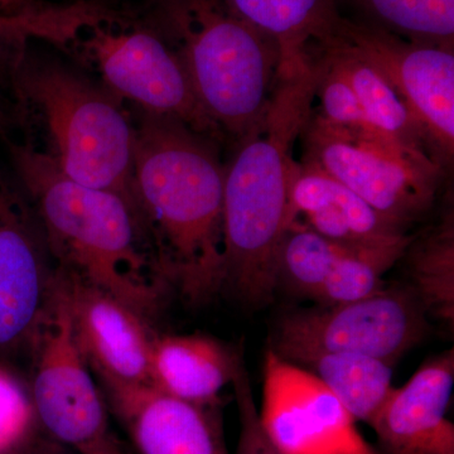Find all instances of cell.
Wrapping results in <instances>:
<instances>
[{
	"label": "cell",
	"mask_w": 454,
	"mask_h": 454,
	"mask_svg": "<svg viewBox=\"0 0 454 454\" xmlns=\"http://www.w3.org/2000/svg\"><path fill=\"white\" fill-rule=\"evenodd\" d=\"M133 187L158 264L188 303L223 292L225 166L216 142L184 122L140 110Z\"/></svg>",
	"instance_id": "1"
},
{
	"label": "cell",
	"mask_w": 454,
	"mask_h": 454,
	"mask_svg": "<svg viewBox=\"0 0 454 454\" xmlns=\"http://www.w3.org/2000/svg\"><path fill=\"white\" fill-rule=\"evenodd\" d=\"M317 71L309 57L280 71L264 114L235 143L223 181V291L253 309L277 293L278 247L292 223L300 169L293 146L312 114Z\"/></svg>",
	"instance_id": "2"
},
{
	"label": "cell",
	"mask_w": 454,
	"mask_h": 454,
	"mask_svg": "<svg viewBox=\"0 0 454 454\" xmlns=\"http://www.w3.org/2000/svg\"><path fill=\"white\" fill-rule=\"evenodd\" d=\"M4 140L57 270L109 293L146 321L153 318L172 288L138 210L116 193L66 177L31 143Z\"/></svg>",
	"instance_id": "3"
},
{
	"label": "cell",
	"mask_w": 454,
	"mask_h": 454,
	"mask_svg": "<svg viewBox=\"0 0 454 454\" xmlns=\"http://www.w3.org/2000/svg\"><path fill=\"white\" fill-rule=\"evenodd\" d=\"M9 94L20 127L40 121L49 145L43 152L66 177L116 193L139 212L133 187L136 125L119 98L61 62L35 59L29 50Z\"/></svg>",
	"instance_id": "4"
},
{
	"label": "cell",
	"mask_w": 454,
	"mask_h": 454,
	"mask_svg": "<svg viewBox=\"0 0 454 454\" xmlns=\"http://www.w3.org/2000/svg\"><path fill=\"white\" fill-rule=\"evenodd\" d=\"M151 23L177 53L200 106L223 136L243 138L267 109L277 44L223 0H149Z\"/></svg>",
	"instance_id": "5"
},
{
	"label": "cell",
	"mask_w": 454,
	"mask_h": 454,
	"mask_svg": "<svg viewBox=\"0 0 454 454\" xmlns=\"http://www.w3.org/2000/svg\"><path fill=\"white\" fill-rule=\"evenodd\" d=\"M300 138L303 162L318 167L408 231L437 201L446 168L428 154L375 131L331 124L315 110Z\"/></svg>",
	"instance_id": "6"
},
{
	"label": "cell",
	"mask_w": 454,
	"mask_h": 454,
	"mask_svg": "<svg viewBox=\"0 0 454 454\" xmlns=\"http://www.w3.org/2000/svg\"><path fill=\"white\" fill-rule=\"evenodd\" d=\"M119 100L175 119L215 142L226 139L200 106L181 59L153 27L119 13L86 27L68 46Z\"/></svg>",
	"instance_id": "7"
},
{
	"label": "cell",
	"mask_w": 454,
	"mask_h": 454,
	"mask_svg": "<svg viewBox=\"0 0 454 454\" xmlns=\"http://www.w3.org/2000/svg\"><path fill=\"white\" fill-rule=\"evenodd\" d=\"M25 346L32 357L28 389L41 432L77 452L110 437L106 396L74 337L59 273Z\"/></svg>",
	"instance_id": "8"
},
{
	"label": "cell",
	"mask_w": 454,
	"mask_h": 454,
	"mask_svg": "<svg viewBox=\"0 0 454 454\" xmlns=\"http://www.w3.org/2000/svg\"><path fill=\"white\" fill-rule=\"evenodd\" d=\"M429 319L405 286H389L348 303L289 310L278 319L269 348L279 356L298 349L346 352L395 366L422 342Z\"/></svg>",
	"instance_id": "9"
},
{
	"label": "cell",
	"mask_w": 454,
	"mask_h": 454,
	"mask_svg": "<svg viewBox=\"0 0 454 454\" xmlns=\"http://www.w3.org/2000/svg\"><path fill=\"white\" fill-rule=\"evenodd\" d=\"M337 33L395 90L439 163L454 155V52L342 17Z\"/></svg>",
	"instance_id": "10"
},
{
	"label": "cell",
	"mask_w": 454,
	"mask_h": 454,
	"mask_svg": "<svg viewBox=\"0 0 454 454\" xmlns=\"http://www.w3.org/2000/svg\"><path fill=\"white\" fill-rule=\"evenodd\" d=\"M260 424L282 454H380L356 420L313 373L268 348Z\"/></svg>",
	"instance_id": "11"
},
{
	"label": "cell",
	"mask_w": 454,
	"mask_h": 454,
	"mask_svg": "<svg viewBox=\"0 0 454 454\" xmlns=\"http://www.w3.org/2000/svg\"><path fill=\"white\" fill-rule=\"evenodd\" d=\"M57 278L35 205L0 167V351L23 348Z\"/></svg>",
	"instance_id": "12"
},
{
	"label": "cell",
	"mask_w": 454,
	"mask_h": 454,
	"mask_svg": "<svg viewBox=\"0 0 454 454\" xmlns=\"http://www.w3.org/2000/svg\"><path fill=\"white\" fill-rule=\"evenodd\" d=\"M101 384L139 454H229L217 404H195L152 384Z\"/></svg>",
	"instance_id": "13"
},
{
	"label": "cell",
	"mask_w": 454,
	"mask_h": 454,
	"mask_svg": "<svg viewBox=\"0 0 454 454\" xmlns=\"http://www.w3.org/2000/svg\"><path fill=\"white\" fill-rule=\"evenodd\" d=\"M64 283L74 337L100 381L151 384L148 321L109 293L57 270Z\"/></svg>",
	"instance_id": "14"
},
{
	"label": "cell",
	"mask_w": 454,
	"mask_h": 454,
	"mask_svg": "<svg viewBox=\"0 0 454 454\" xmlns=\"http://www.w3.org/2000/svg\"><path fill=\"white\" fill-rule=\"evenodd\" d=\"M454 385V351L424 361L403 387H394L373 415L380 454H454V424L448 419Z\"/></svg>",
	"instance_id": "15"
},
{
	"label": "cell",
	"mask_w": 454,
	"mask_h": 454,
	"mask_svg": "<svg viewBox=\"0 0 454 454\" xmlns=\"http://www.w3.org/2000/svg\"><path fill=\"white\" fill-rule=\"evenodd\" d=\"M292 221L351 249L405 244L413 239L330 175L301 162L292 188Z\"/></svg>",
	"instance_id": "16"
},
{
	"label": "cell",
	"mask_w": 454,
	"mask_h": 454,
	"mask_svg": "<svg viewBox=\"0 0 454 454\" xmlns=\"http://www.w3.org/2000/svg\"><path fill=\"white\" fill-rule=\"evenodd\" d=\"M243 361L240 349L208 334H154L151 384L195 404L216 405Z\"/></svg>",
	"instance_id": "17"
},
{
	"label": "cell",
	"mask_w": 454,
	"mask_h": 454,
	"mask_svg": "<svg viewBox=\"0 0 454 454\" xmlns=\"http://www.w3.org/2000/svg\"><path fill=\"white\" fill-rule=\"evenodd\" d=\"M307 51L318 53L343 74L354 90L367 122L376 133L437 160L395 90L370 62L340 37L337 28L325 40L310 43Z\"/></svg>",
	"instance_id": "18"
},
{
	"label": "cell",
	"mask_w": 454,
	"mask_h": 454,
	"mask_svg": "<svg viewBox=\"0 0 454 454\" xmlns=\"http://www.w3.org/2000/svg\"><path fill=\"white\" fill-rule=\"evenodd\" d=\"M277 44L280 67L306 59L307 47L330 37L342 17L336 0H223Z\"/></svg>",
	"instance_id": "19"
},
{
	"label": "cell",
	"mask_w": 454,
	"mask_h": 454,
	"mask_svg": "<svg viewBox=\"0 0 454 454\" xmlns=\"http://www.w3.org/2000/svg\"><path fill=\"white\" fill-rule=\"evenodd\" d=\"M280 357L313 373L356 422H372L395 387L394 366L378 358L319 349H298Z\"/></svg>",
	"instance_id": "20"
},
{
	"label": "cell",
	"mask_w": 454,
	"mask_h": 454,
	"mask_svg": "<svg viewBox=\"0 0 454 454\" xmlns=\"http://www.w3.org/2000/svg\"><path fill=\"white\" fill-rule=\"evenodd\" d=\"M405 286L427 318L454 328V214L447 208L438 223L420 238L411 239L402 259Z\"/></svg>",
	"instance_id": "21"
},
{
	"label": "cell",
	"mask_w": 454,
	"mask_h": 454,
	"mask_svg": "<svg viewBox=\"0 0 454 454\" xmlns=\"http://www.w3.org/2000/svg\"><path fill=\"white\" fill-rule=\"evenodd\" d=\"M343 247L293 220L278 247L277 291L316 301Z\"/></svg>",
	"instance_id": "22"
},
{
	"label": "cell",
	"mask_w": 454,
	"mask_h": 454,
	"mask_svg": "<svg viewBox=\"0 0 454 454\" xmlns=\"http://www.w3.org/2000/svg\"><path fill=\"white\" fill-rule=\"evenodd\" d=\"M382 31L453 49L454 0H355Z\"/></svg>",
	"instance_id": "23"
},
{
	"label": "cell",
	"mask_w": 454,
	"mask_h": 454,
	"mask_svg": "<svg viewBox=\"0 0 454 454\" xmlns=\"http://www.w3.org/2000/svg\"><path fill=\"white\" fill-rule=\"evenodd\" d=\"M409 243L366 249L343 247L317 297V304L348 303L381 292L387 286L385 274L400 262Z\"/></svg>",
	"instance_id": "24"
},
{
	"label": "cell",
	"mask_w": 454,
	"mask_h": 454,
	"mask_svg": "<svg viewBox=\"0 0 454 454\" xmlns=\"http://www.w3.org/2000/svg\"><path fill=\"white\" fill-rule=\"evenodd\" d=\"M73 33V22L66 12L41 18L0 17V83L9 90L12 77L28 52L29 42L41 40L64 46Z\"/></svg>",
	"instance_id": "25"
},
{
	"label": "cell",
	"mask_w": 454,
	"mask_h": 454,
	"mask_svg": "<svg viewBox=\"0 0 454 454\" xmlns=\"http://www.w3.org/2000/svg\"><path fill=\"white\" fill-rule=\"evenodd\" d=\"M28 385L0 364V454H11L38 432Z\"/></svg>",
	"instance_id": "26"
},
{
	"label": "cell",
	"mask_w": 454,
	"mask_h": 454,
	"mask_svg": "<svg viewBox=\"0 0 454 454\" xmlns=\"http://www.w3.org/2000/svg\"><path fill=\"white\" fill-rule=\"evenodd\" d=\"M231 385L234 387L239 422H240L236 454H282L269 441L262 428L258 406L254 397L252 382H250L245 361L239 366Z\"/></svg>",
	"instance_id": "27"
},
{
	"label": "cell",
	"mask_w": 454,
	"mask_h": 454,
	"mask_svg": "<svg viewBox=\"0 0 454 454\" xmlns=\"http://www.w3.org/2000/svg\"><path fill=\"white\" fill-rule=\"evenodd\" d=\"M64 4L62 3L47 2V0H0V17H46L56 13L57 11L64 7Z\"/></svg>",
	"instance_id": "28"
},
{
	"label": "cell",
	"mask_w": 454,
	"mask_h": 454,
	"mask_svg": "<svg viewBox=\"0 0 454 454\" xmlns=\"http://www.w3.org/2000/svg\"><path fill=\"white\" fill-rule=\"evenodd\" d=\"M11 454H80L74 448L59 443L38 430Z\"/></svg>",
	"instance_id": "29"
},
{
	"label": "cell",
	"mask_w": 454,
	"mask_h": 454,
	"mask_svg": "<svg viewBox=\"0 0 454 454\" xmlns=\"http://www.w3.org/2000/svg\"><path fill=\"white\" fill-rule=\"evenodd\" d=\"M17 128H20L17 107L9 97L7 90L0 83V137L3 139L9 138V134Z\"/></svg>",
	"instance_id": "30"
},
{
	"label": "cell",
	"mask_w": 454,
	"mask_h": 454,
	"mask_svg": "<svg viewBox=\"0 0 454 454\" xmlns=\"http://www.w3.org/2000/svg\"><path fill=\"white\" fill-rule=\"evenodd\" d=\"M80 454H129L125 452L124 450L115 441H114L112 435L104 439V441L98 442L97 444L83 448L79 450Z\"/></svg>",
	"instance_id": "31"
}]
</instances>
